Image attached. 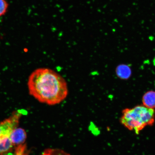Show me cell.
<instances>
[{
    "mask_svg": "<svg viewBox=\"0 0 155 155\" xmlns=\"http://www.w3.org/2000/svg\"><path fill=\"white\" fill-rule=\"evenodd\" d=\"M29 94L38 101L49 105L61 103L67 97V83L55 71L47 68L35 70L28 78Z\"/></svg>",
    "mask_w": 155,
    "mask_h": 155,
    "instance_id": "obj_1",
    "label": "cell"
},
{
    "mask_svg": "<svg viewBox=\"0 0 155 155\" xmlns=\"http://www.w3.org/2000/svg\"><path fill=\"white\" fill-rule=\"evenodd\" d=\"M155 119L154 109L142 104L123 110L120 121L127 128L138 134L147 126L152 125Z\"/></svg>",
    "mask_w": 155,
    "mask_h": 155,
    "instance_id": "obj_2",
    "label": "cell"
},
{
    "mask_svg": "<svg viewBox=\"0 0 155 155\" xmlns=\"http://www.w3.org/2000/svg\"><path fill=\"white\" fill-rule=\"evenodd\" d=\"M22 114L20 110L13 112L8 118L0 122V155H6L13 151L12 133L18 127Z\"/></svg>",
    "mask_w": 155,
    "mask_h": 155,
    "instance_id": "obj_3",
    "label": "cell"
},
{
    "mask_svg": "<svg viewBox=\"0 0 155 155\" xmlns=\"http://www.w3.org/2000/svg\"><path fill=\"white\" fill-rule=\"evenodd\" d=\"M26 138V131L21 128L15 129L11 135V140L14 147L24 144Z\"/></svg>",
    "mask_w": 155,
    "mask_h": 155,
    "instance_id": "obj_4",
    "label": "cell"
},
{
    "mask_svg": "<svg viewBox=\"0 0 155 155\" xmlns=\"http://www.w3.org/2000/svg\"><path fill=\"white\" fill-rule=\"evenodd\" d=\"M143 105L151 109L155 108V91H150L145 93L142 98Z\"/></svg>",
    "mask_w": 155,
    "mask_h": 155,
    "instance_id": "obj_5",
    "label": "cell"
},
{
    "mask_svg": "<svg viewBox=\"0 0 155 155\" xmlns=\"http://www.w3.org/2000/svg\"><path fill=\"white\" fill-rule=\"evenodd\" d=\"M116 72L118 77L123 79H128L131 74L130 68L124 64L118 66L116 68Z\"/></svg>",
    "mask_w": 155,
    "mask_h": 155,
    "instance_id": "obj_6",
    "label": "cell"
},
{
    "mask_svg": "<svg viewBox=\"0 0 155 155\" xmlns=\"http://www.w3.org/2000/svg\"><path fill=\"white\" fill-rule=\"evenodd\" d=\"M41 155H71L61 149L48 148L46 149Z\"/></svg>",
    "mask_w": 155,
    "mask_h": 155,
    "instance_id": "obj_7",
    "label": "cell"
},
{
    "mask_svg": "<svg viewBox=\"0 0 155 155\" xmlns=\"http://www.w3.org/2000/svg\"><path fill=\"white\" fill-rule=\"evenodd\" d=\"M8 7V3L6 0H0V17L7 13Z\"/></svg>",
    "mask_w": 155,
    "mask_h": 155,
    "instance_id": "obj_8",
    "label": "cell"
}]
</instances>
